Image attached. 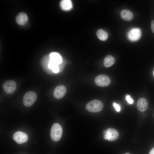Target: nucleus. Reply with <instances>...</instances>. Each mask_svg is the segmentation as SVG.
I'll use <instances>...</instances> for the list:
<instances>
[{
  "label": "nucleus",
  "instance_id": "nucleus-21",
  "mask_svg": "<svg viewBox=\"0 0 154 154\" xmlns=\"http://www.w3.org/2000/svg\"><path fill=\"white\" fill-rule=\"evenodd\" d=\"M149 154H154V147L150 150Z\"/></svg>",
  "mask_w": 154,
  "mask_h": 154
},
{
  "label": "nucleus",
  "instance_id": "nucleus-15",
  "mask_svg": "<svg viewBox=\"0 0 154 154\" xmlns=\"http://www.w3.org/2000/svg\"><path fill=\"white\" fill-rule=\"evenodd\" d=\"M115 62L114 57L112 55H108L106 56L104 60V65L106 67L112 66Z\"/></svg>",
  "mask_w": 154,
  "mask_h": 154
},
{
  "label": "nucleus",
  "instance_id": "nucleus-7",
  "mask_svg": "<svg viewBox=\"0 0 154 154\" xmlns=\"http://www.w3.org/2000/svg\"><path fill=\"white\" fill-rule=\"evenodd\" d=\"M17 85L15 82L12 80L5 81L3 84V88L4 91L8 94L13 93L16 90Z\"/></svg>",
  "mask_w": 154,
  "mask_h": 154
},
{
  "label": "nucleus",
  "instance_id": "nucleus-9",
  "mask_svg": "<svg viewBox=\"0 0 154 154\" xmlns=\"http://www.w3.org/2000/svg\"><path fill=\"white\" fill-rule=\"evenodd\" d=\"M66 91V88L64 86L62 85L58 86L54 90V96L56 99H60L65 96Z\"/></svg>",
  "mask_w": 154,
  "mask_h": 154
},
{
  "label": "nucleus",
  "instance_id": "nucleus-22",
  "mask_svg": "<svg viewBox=\"0 0 154 154\" xmlns=\"http://www.w3.org/2000/svg\"><path fill=\"white\" fill-rule=\"evenodd\" d=\"M125 154H130L129 153H125Z\"/></svg>",
  "mask_w": 154,
  "mask_h": 154
},
{
  "label": "nucleus",
  "instance_id": "nucleus-1",
  "mask_svg": "<svg viewBox=\"0 0 154 154\" xmlns=\"http://www.w3.org/2000/svg\"><path fill=\"white\" fill-rule=\"evenodd\" d=\"M102 102L98 100H94L88 102L86 106V109L89 112L97 113L101 111L103 108Z\"/></svg>",
  "mask_w": 154,
  "mask_h": 154
},
{
  "label": "nucleus",
  "instance_id": "nucleus-5",
  "mask_svg": "<svg viewBox=\"0 0 154 154\" xmlns=\"http://www.w3.org/2000/svg\"><path fill=\"white\" fill-rule=\"evenodd\" d=\"M94 82L97 85L104 87L108 86L110 83L111 80L108 76L105 74H100L95 78Z\"/></svg>",
  "mask_w": 154,
  "mask_h": 154
},
{
  "label": "nucleus",
  "instance_id": "nucleus-20",
  "mask_svg": "<svg viewBox=\"0 0 154 154\" xmlns=\"http://www.w3.org/2000/svg\"><path fill=\"white\" fill-rule=\"evenodd\" d=\"M151 27L152 30L154 33V20L152 21L151 23Z\"/></svg>",
  "mask_w": 154,
  "mask_h": 154
},
{
  "label": "nucleus",
  "instance_id": "nucleus-6",
  "mask_svg": "<svg viewBox=\"0 0 154 154\" xmlns=\"http://www.w3.org/2000/svg\"><path fill=\"white\" fill-rule=\"evenodd\" d=\"M141 32L140 28H134L130 30L127 33V37L130 40L134 41L139 40L141 37Z\"/></svg>",
  "mask_w": 154,
  "mask_h": 154
},
{
  "label": "nucleus",
  "instance_id": "nucleus-17",
  "mask_svg": "<svg viewBox=\"0 0 154 154\" xmlns=\"http://www.w3.org/2000/svg\"><path fill=\"white\" fill-rule=\"evenodd\" d=\"M113 105L115 110L116 111L119 112L120 111L121 107L119 105L116 103H114Z\"/></svg>",
  "mask_w": 154,
  "mask_h": 154
},
{
  "label": "nucleus",
  "instance_id": "nucleus-2",
  "mask_svg": "<svg viewBox=\"0 0 154 154\" xmlns=\"http://www.w3.org/2000/svg\"><path fill=\"white\" fill-rule=\"evenodd\" d=\"M62 133V128L59 124L56 123L52 125L50 130V137L53 141H59L61 137Z\"/></svg>",
  "mask_w": 154,
  "mask_h": 154
},
{
  "label": "nucleus",
  "instance_id": "nucleus-19",
  "mask_svg": "<svg viewBox=\"0 0 154 154\" xmlns=\"http://www.w3.org/2000/svg\"><path fill=\"white\" fill-rule=\"evenodd\" d=\"M52 70L53 72L55 73H57L59 71V69L58 67V65H56L54 67Z\"/></svg>",
  "mask_w": 154,
  "mask_h": 154
},
{
  "label": "nucleus",
  "instance_id": "nucleus-3",
  "mask_svg": "<svg viewBox=\"0 0 154 154\" xmlns=\"http://www.w3.org/2000/svg\"><path fill=\"white\" fill-rule=\"evenodd\" d=\"M37 98L36 93L33 91H29L24 95L23 103L25 106L29 107L32 106L36 101Z\"/></svg>",
  "mask_w": 154,
  "mask_h": 154
},
{
  "label": "nucleus",
  "instance_id": "nucleus-10",
  "mask_svg": "<svg viewBox=\"0 0 154 154\" xmlns=\"http://www.w3.org/2000/svg\"><path fill=\"white\" fill-rule=\"evenodd\" d=\"M148 101L144 98H141L139 99L137 104V109L141 112L146 111L148 108Z\"/></svg>",
  "mask_w": 154,
  "mask_h": 154
},
{
  "label": "nucleus",
  "instance_id": "nucleus-16",
  "mask_svg": "<svg viewBox=\"0 0 154 154\" xmlns=\"http://www.w3.org/2000/svg\"><path fill=\"white\" fill-rule=\"evenodd\" d=\"M96 35L99 39L102 41L106 40L108 36V34L106 31L101 29L97 31Z\"/></svg>",
  "mask_w": 154,
  "mask_h": 154
},
{
  "label": "nucleus",
  "instance_id": "nucleus-18",
  "mask_svg": "<svg viewBox=\"0 0 154 154\" xmlns=\"http://www.w3.org/2000/svg\"><path fill=\"white\" fill-rule=\"evenodd\" d=\"M126 99L127 102L129 104H132L133 103V100L131 98L130 96L129 95H127L126 96Z\"/></svg>",
  "mask_w": 154,
  "mask_h": 154
},
{
  "label": "nucleus",
  "instance_id": "nucleus-14",
  "mask_svg": "<svg viewBox=\"0 0 154 154\" xmlns=\"http://www.w3.org/2000/svg\"><path fill=\"white\" fill-rule=\"evenodd\" d=\"M60 6L63 10L67 11L71 9L72 7V1L70 0H63L61 1Z\"/></svg>",
  "mask_w": 154,
  "mask_h": 154
},
{
  "label": "nucleus",
  "instance_id": "nucleus-13",
  "mask_svg": "<svg viewBox=\"0 0 154 154\" xmlns=\"http://www.w3.org/2000/svg\"><path fill=\"white\" fill-rule=\"evenodd\" d=\"M120 15L122 19L125 21H130L132 19L133 17L132 12L127 9L122 10L120 13Z\"/></svg>",
  "mask_w": 154,
  "mask_h": 154
},
{
  "label": "nucleus",
  "instance_id": "nucleus-11",
  "mask_svg": "<svg viewBox=\"0 0 154 154\" xmlns=\"http://www.w3.org/2000/svg\"><path fill=\"white\" fill-rule=\"evenodd\" d=\"M50 61L58 65L62 61V59L61 56L58 53L56 52H51L49 55Z\"/></svg>",
  "mask_w": 154,
  "mask_h": 154
},
{
  "label": "nucleus",
  "instance_id": "nucleus-4",
  "mask_svg": "<svg viewBox=\"0 0 154 154\" xmlns=\"http://www.w3.org/2000/svg\"><path fill=\"white\" fill-rule=\"evenodd\" d=\"M104 138L105 140L112 141L116 140L118 137L119 133L115 129L110 128L106 130H104Z\"/></svg>",
  "mask_w": 154,
  "mask_h": 154
},
{
  "label": "nucleus",
  "instance_id": "nucleus-23",
  "mask_svg": "<svg viewBox=\"0 0 154 154\" xmlns=\"http://www.w3.org/2000/svg\"><path fill=\"white\" fill-rule=\"evenodd\" d=\"M153 76H154V70L153 72Z\"/></svg>",
  "mask_w": 154,
  "mask_h": 154
},
{
  "label": "nucleus",
  "instance_id": "nucleus-8",
  "mask_svg": "<svg viewBox=\"0 0 154 154\" xmlns=\"http://www.w3.org/2000/svg\"><path fill=\"white\" fill-rule=\"evenodd\" d=\"M13 138L14 140L19 144L26 142L28 139V136L26 133L20 131L15 133Z\"/></svg>",
  "mask_w": 154,
  "mask_h": 154
},
{
  "label": "nucleus",
  "instance_id": "nucleus-12",
  "mask_svg": "<svg viewBox=\"0 0 154 154\" xmlns=\"http://www.w3.org/2000/svg\"><path fill=\"white\" fill-rule=\"evenodd\" d=\"M28 18L26 13L21 12L17 16L16 20L17 23L20 25H23L27 22Z\"/></svg>",
  "mask_w": 154,
  "mask_h": 154
}]
</instances>
